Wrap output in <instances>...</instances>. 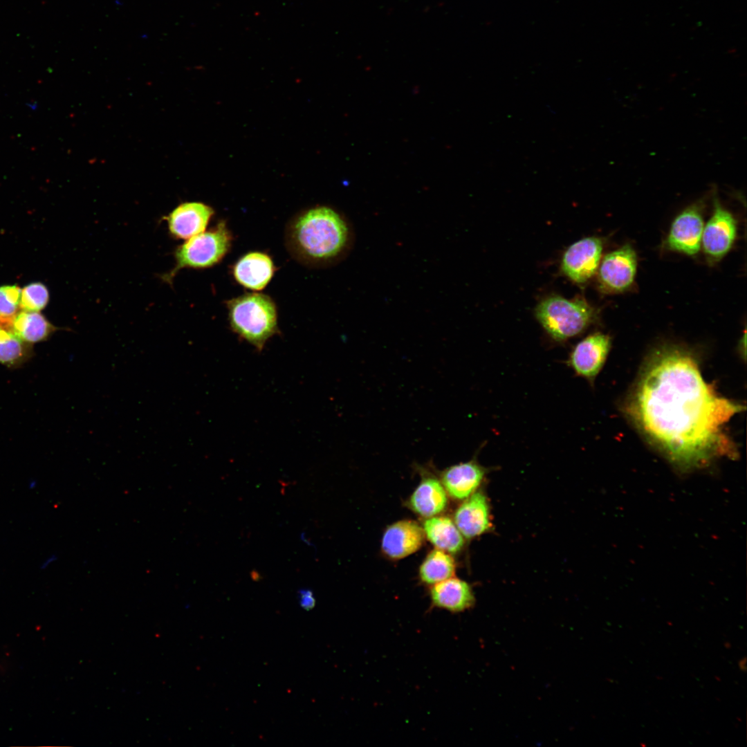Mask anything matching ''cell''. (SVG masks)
Listing matches in <instances>:
<instances>
[{"instance_id": "13", "label": "cell", "mask_w": 747, "mask_h": 747, "mask_svg": "<svg viewBox=\"0 0 747 747\" xmlns=\"http://www.w3.org/2000/svg\"><path fill=\"white\" fill-rule=\"evenodd\" d=\"M275 270L270 256L263 252L252 251L243 255L234 263L232 275L243 287L259 291L269 284Z\"/></svg>"}, {"instance_id": "23", "label": "cell", "mask_w": 747, "mask_h": 747, "mask_svg": "<svg viewBox=\"0 0 747 747\" xmlns=\"http://www.w3.org/2000/svg\"><path fill=\"white\" fill-rule=\"evenodd\" d=\"M48 301L47 287L41 282H33L21 289L20 310L40 312L46 306Z\"/></svg>"}, {"instance_id": "16", "label": "cell", "mask_w": 747, "mask_h": 747, "mask_svg": "<svg viewBox=\"0 0 747 747\" xmlns=\"http://www.w3.org/2000/svg\"><path fill=\"white\" fill-rule=\"evenodd\" d=\"M430 597L432 607L452 613L465 611L475 603L470 585L454 577L432 585Z\"/></svg>"}, {"instance_id": "1", "label": "cell", "mask_w": 747, "mask_h": 747, "mask_svg": "<svg viewBox=\"0 0 747 747\" xmlns=\"http://www.w3.org/2000/svg\"><path fill=\"white\" fill-rule=\"evenodd\" d=\"M745 408L704 380L690 351L665 345L645 361L623 409L648 443L688 469L737 456L724 427Z\"/></svg>"}, {"instance_id": "22", "label": "cell", "mask_w": 747, "mask_h": 747, "mask_svg": "<svg viewBox=\"0 0 747 747\" xmlns=\"http://www.w3.org/2000/svg\"><path fill=\"white\" fill-rule=\"evenodd\" d=\"M21 292L17 285L0 286V324L7 329L20 311Z\"/></svg>"}, {"instance_id": "18", "label": "cell", "mask_w": 747, "mask_h": 747, "mask_svg": "<svg viewBox=\"0 0 747 747\" xmlns=\"http://www.w3.org/2000/svg\"><path fill=\"white\" fill-rule=\"evenodd\" d=\"M425 537L436 548L448 553L460 551L464 539L455 523L448 517L433 516L423 524Z\"/></svg>"}, {"instance_id": "2", "label": "cell", "mask_w": 747, "mask_h": 747, "mask_svg": "<svg viewBox=\"0 0 747 747\" xmlns=\"http://www.w3.org/2000/svg\"><path fill=\"white\" fill-rule=\"evenodd\" d=\"M349 225L333 208L317 205L292 217L284 231V244L299 264L317 268L339 259L348 248Z\"/></svg>"}, {"instance_id": "24", "label": "cell", "mask_w": 747, "mask_h": 747, "mask_svg": "<svg viewBox=\"0 0 747 747\" xmlns=\"http://www.w3.org/2000/svg\"><path fill=\"white\" fill-rule=\"evenodd\" d=\"M299 603L306 609L310 610L315 605V598L313 591L308 589H302L298 591Z\"/></svg>"}, {"instance_id": "8", "label": "cell", "mask_w": 747, "mask_h": 747, "mask_svg": "<svg viewBox=\"0 0 747 747\" xmlns=\"http://www.w3.org/2000/svg\"><path fill=\"white\" fill-rule=\"evenodd\" d=\"M611 347L609 335L600 332L590 334L573 347L566 365L575 376L592 385L605 364Z\"/></svg>"}, {"instance_id": "6", "label": "cell", "mask_w": 747, "mask_h": 747, "mask_svg": "<svg viewBox=\"0 0 747 747\" xmlns=\"http://www.w3.org/2000/svg\"><path fill=\"white\" fill-rule=\"evenodd\" d=\"M705 205V199H700L676 216L665 241L668 250L689 256L699 252L704 228L703 213Z\"/></svg>"}, {"instance_id": "5", "label": "cell", "mask_w": 747, "mask_h": 747, "mask_svg": "<svg viewBox=\"0 0 747 747\" xmlns=\"http://www.w3.org/2000/svg\"><path fill=\"white\" fill-rule=\"evenodd\" d=\"M233 237L225 221L179 246L174 252V268L162 276L171 284L177 273L185 268L203 269L220 263L231 249Z\"/></svg>"}, {"instance_id": "3", "label": "cell", "mask_w": 747, "mask_h": 747, "mask_svg": "<svg viewBox=\"0 0 747 747\" xmlns=\"http://www.w3.org/2000/svg\"><path fill=\"white\" fill-rule=\"evenodd\" d=\"M225 305L232 331L258 351L279 332L277 307L268 295L248 292L226 301Z\"/></svg>"}, {"instance_id": "20", "label": "cell", "mask_w": 747, "mask_h": 747, "mask_svg": "<svg viewBox=\"0 0 747 747\" xmlns=\"http://www.w3.org/2000/svg\"><path fill=\"white\" fill-rule=\"evenodd\" d=\"M455 569V562L451 555L435 548L427 555L421 563L419 577L423 583L433 585L453 577Z\"/></svg>"}, {"instance_id": "12", "label": "cell", "mask_w": 747, "mask_h": 747, "mask_svg": "<svg viewBox=\"0 0 747 747\" xmlns=\"http://www.w3.org/2000/svg\"><path fill=\"white\" fill-rule=\"evenodd\" d=\"M214 214L210 206L192 201L180 204L165 219L173 237L189 239L205 230Z\"/></svg>"}, {"instance_id": "26", "label": "cell", "mask_w": 747, "mask_h": 747, "mask_svg": "<svg viewBox=\"0 0 747 747\" xmlns=\"http://www.w3.org/2000/svg\"><path fill=\"white\" fill-rule=\"evenodd\" d=\"M36 486H37V482L35 481H31L28 484V488L30 489V490L35 489L36 488Z\"/></svg>"}, {"instance_id": "9", "label": "cell", "mask_w": 747, "mask_h": 747, "mask_svg": "<svg viewBox=\"0 0 747 747\" xmlns=\"http://www.w3.org/2000/svg\"><path fill=\"white\" fill-rule=\"evenodd\" d=\"M600 290L614 293L626 290L633 284L637 269V257L629 244L607 254L598 266Z\"/></svg>"}, {"instance_id": "7", "label": "cell", "mask_w": 747, "mask_h": 747, "mask_svg": "<svg viewBox=\"0 0 747 747\" xmlns=\"http://www.w3.org/2000/svg\"><path fill=\"white\" fill-rule=\"evenodd\" d=\"M713 196L712 214L704 225L701 245L708 261L721 260L731 249L737 232L734 215L724 208L716 192Z\"/></svg>"}, {"instance_id": "17", "label": "cell", "mask_w": 747, "mask_h": 747, "mask_svg": "<svg viewBox=\"0 0 747 747\" xmlns=\"http://www.w3.org/2000/svg\"><path fill=\"white\" fill-rule=\"evenodd\" d=\"M447 504V492L441 482L433 477L423 479L408 501L410 509L425 518L440 514Z\"/></svg>"}, {"instance_id": "11", "label": "cell", "mask_w": 747, "mask_h": 747, "mask_svg": "<svg viewBox=\"0 0 747 747\" xmlns=\"http://www.w3.org/2000/svg\"><path fill=\"white\" fill-rule=\"evenodd\" d=\"M422 526L411 519H403L389 525L381 542L382 553L392 560H400L418 551L425 541Z\"/></svg>"}, {"instance_id": "21", "label": "cell", "mask_w": 747, "mask_h": 747, "mask_svg": "<svg viewBox=\"0 0 747 747\" xmlns=\"http://www.w3.org/2000/svg\"><path fill=\"white\" fill-rule=\"evenodd\" d=\"M33 355L32 344L24 342L0 324V364L17 368L26 362Z\"/></svg>"}, {"instance_id": "15", "label": "cell", "mask_w": 747, "mask_h": 747, "mask_svg": "<svg viewBox=\"0 0 747 747\" xmlns=\"http://www.w3.org/2000/svg\"><path fill=\"white\" fill-rule=\"evenodd\" d=\"M454 522L467 539L488 531L492 524L486 496L481 492H475L465 499L454 513Z\"/></svg>"}, {"instance_id": "25", "label": "cell", "mask_w": 747, "mask_h": 747, "mask_svg": "<svg viewBox=\"0 0 747 747\" xmlns=\"http://www.w3.org/2000/svg\"><path fill=\"white\" fill-rule=\"evenodd\" d=\"M57 560V556L55 554H52L47 557L41 564L40 569L42 570L46 569L49 565Z\"/></svg>"}, {"instance_id": "4", "label": "cell", "mask_w": 747, "mask_h": 747, "mask_svg": "<svg viewBox=\"0 0 747 747\" xmlns=\"http://www.w3.org/2000/svg\"><path fill=\"white\" fill-rule=\"evenodd\" d=\"M535 315L548 336L562 343L583 333L596 320L597 312L583 298L568 299L553 295L538 304Z\"/></svg>"}, {"instance_id": "14", "label": "cell", "mask_w": 747, "mask_h": 747, "mask_svg": "<svg viewBox=\"0 0 747 747\" xmlns=\"http://www.w3.org/2000/svg\"><path fill=\"white\" fill-rule=\"evenodd\" d=\"M486 472V468L473 459L445 468L441 472V482L450 497L462 500L475 492Z\"/></svg>"}, {"instance_id": "19", "label": "cell", "mask_w": 747, "mask_h": 747, "mask_svg": "<svg viewBox=\"0 0 747 747\" xmlns=\"http://www.w3.org/2000/svg\"><path fill=\"white\" fill-rule=\"evenodd\" d=\"M8 329L26 343L33 344L47 340L57 330L39 312L20 310Z\"/></svg>"}, {"instance_id": "10", "label": "cell", "mask_w": 747, "mask_h": 747, "mask_svg": "<svg viewBox=\"0 0 747 747\" xmlns=\"http://www.w3.org/2000/svg\"><path fill=\"white\" fill-rule=\"evenodd\" d=\"M602 250V241L598 237H586L575 242L563 254L562 272L576 284L588 282L598 268Z\"/></svg>"}]
</instances>
